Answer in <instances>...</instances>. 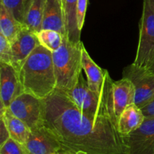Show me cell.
<instances>
[{"label":"cell","mask_w":154,"mask_h":154,"mask_svg":"<svg viewBox=\"0 0 154 154\" xmlns=\"http://www.w3.org/2000/svg\"><path fill=\"white\" fill-rule=\"evenodd\" d=\"M43 102V125L57 138L61 148L59 154H129L114 113L94 120L59 89Z\"/></svg>","instance_id":"1"},{"label":"cell","mask_w":154,"mask_h":154,"mask_svg":"<svg viewBox=\"0 0 154 154\" xmlns=\"http://www.w3.org/2000/svg\"><path fill=\"white\" fill-rule=\"evenodd\" d=\"M24 93L45 99L57 90L53 54L38 45L27 58L19 72Z\"/></svg>","instance_id":"2"},{"label":"cell","mask_w":154,"mask_h":154,"mask_svg":"<svg viewBox=\"0 0 154 154\" xmlns=\"http://www.w3.org/2000/svg\"><path fill=\"white\" fill-rule=\"evenodd\" d=\"M112 83L113 80L107 71L103 90L101 93H97L90 88L87 81L81 74L76 86L64 92L83 114L96 120L105 114L114 113L111 101Z\"/></svg>","instance_id":"3"},{"label":"cell","mask_w":154,"mask_h":154,"mask_svg":"<svg viewBox=\"0 0 154 154\" xmlns=\"http://www.w3.org/2000/svg\"><path fill=\"white\" fill-rule=\"evenodd\" d=\"M82 42L75 44L64 35L61 47L52 52L57 89L68 91L76 86L82 67Z\"/></svg>","instance_id":"4"},{"label":"cell","mask_w":154,"mask_h":154,"mask_svg":"<svg viewBox=\"0 0 154 154\" xmlns=\"http://www.w3.org/2000/svg\"><path fill=\"white\" fill-rule=\"evenodd\" d=\"M139 27L138 48L132 64L147 69L154 56V6L150 0H144Z\"/></svg>","instance_id":"5"},{"label":"cell","mask_w":154,"mask_h":154,"mask_svg":"<svg viewBox=\"0 0 154 154\" xmlns=\"http://www.w3.org/2000/svg\"><path fill=\"white\" fill-rule=\"evenodd\" d=\"M8 108L30 129L43 125V99H38L29 93H23L11 102Z\"/></svg>","instance_id":"6"},{"label":"cell","mask_w":154,"mask_h":154,"mask_svg":"<svg viewBox=\"0 0 154 154\" xmlns=\"http://www.w3.org/2000/svg\"><path fill=\"white\" fill-rule=\"evenodd\" d=\"M123 76L132 81L135 87V104L140 108L154 98V74L133 64L126 66Z\"/></svg>","instance_id":"7"},{"label":"cell","mask_w":154,"mask_h":154,"mask_svg":"<svg viewBox=\"0 0 154 154\" xmlns=\"http://www.w3.org/2000/svg\"><path fill=\"white\" fill-rule=\"evenodd\" d=\"M24 93L19 73L12 66L0 63V115Z\"/></svg>","instance_id":"8"},{"label":"cell","mask_w":154,"mask_h":154,"mask_svg":"<svg viewBox=\"0 0 154 154\" xmlns=\"http://www.w3.org/2000/svg\"><path fill=\"white\" fill-rule=\"evenodd\" d=\"M129 154H154V117L145 118L135 131L125 135Z\"/></svg>","instance_id":"9"},{"label":"cell","mask_w":154,"mask_h":154,"mask_svg":"<svg viewBox=\"0 0 154 154\" xmlns=\"http://www.w3.org/2000/svg\"><path fill=\"white\" fill-rule=\"evenodd\" d=\"M24 146L28 154H59L61 149L55 135L45 125L31 129Z\"/></svg>","instance_id":"10"},{"label":"cell","mask_w":154,"mask_h":154,"mask_svg":"<svg viewBox=\"0 0 154 154\" xmlns=\"http://www.w3.org/2000/svg\"><path fill=\"white\" fill-rule=\"evenodd\" d=\"M39 44L36 33L23 27L19 36L11 44L12 63L11 66L19 73L24 63Z\"/></svg>","instance_id":"11"},{"label":"cell","mask_w":154,"mask_h":154,"mask_svg":"<svg viewBox=\"0 0 154 154\" xmlns=\"http://www.w3.org/2000/svg\"><path fill=\"white\" fill-rule=\"evenodd\" d=\"M111 101L114 115L118 120L123 111L135 104V87L130 79L126 77L119 81H113L111 85Z\"/></svg>","instance_id":"12"},{"label":"cell","mask_w":154,"mask_h":154,"mask_svg":"<svg viewBox=\"0 0 154 154\" xmlns=\"http://www.w3.org/2000/svg\"><path fill=\"white\" fill-rule=\"evenodd\" d=\"M82 67L90 88L97 93H102L105 85L107 70L101 69L93 61L84 45L82 47Z\"/></svg>","instance_id":"13"},{"label":"cell","mask_w":154,"mask_h":154,"mask_svg":"<svg viewBox=\"0 0 154 154\" xmlns=\"http://www.w3.org/2000/svg\"><path fill=\"white\" fill-rule=\"evenodd\" d=\"M42 29H51L66 35L63 9L60 0H47Z\"/></svg>","instance_id":"14"},{"label":"cell","mask_w":154,"mask_h":154,"mask_svg":"<svg viewBox=\"0 0 154 154\" xmlns=\"http://www.w3.org/2000/svg\"><path fill=\"white\" fill-rule=\"evenodd\" d=\"M145 120L141 108L135 104L130 105L123 111L117 120L119 132L125 136L141 126Z\"/></svg>","instance_id":"15"},{"label":"cell","mask_w":154,"mask_h":154,"mask_svg":"<svg viewBox=\"0 0 154 154\" xmlns=\"http://www.w3.org/2000/svg\"><path fill=\"white\" fill-rule=\"evenodd\" d=\"M78 0H63V9L64 15L66 36L70 42L81 43V32L78 29L77 21Z\"/></svg>","instance_id":"16"},{"label":"cell","mask_w":154,"mask_h":154,"mask_svg":"<svg viewBox=\"0 0 154 154\" xmlns=\"http://www.w3.org/2000/svg\"><path fill=\"white\" fill-rule=\"evenodd\" d=\"M23 27V24L0 3V32L12 44L17 38Z\"/></svg>","instance_id":"17"},{"label":"cell","mask_w":154,"mask_h":154,"mask_svg":"<svg viewBox=\"0 0 154 154\" xmlns=\"http://www.w3.org/2000/svg\"><path fill=\"white\" fill-rule=\"evenodd\" d=\"M0 117L4 118L11 138L23 145H25L31 132L29 126L20 119L17 118L8 108Z\"/></svg>","instance_id":"18"},{"label":"cell","mask_w":154,"mask_h":154,"mask_svg":"<svg viewBox=\"0 0 154 154\" xmlns=\"http://www.w3.org/2000/svg\"><path fill=\"white\" fill-rule=\"evenodd\" d=\"M47 0H32L29 8L26 14L23 25L35 33L42 29L44 13Z\"/></svg>","instance_id":"19"},{"label":"cell","mask_w":154,"mask_h":154,"mask_svg":"<svg viewBox=\"0 0 154 154\" xmlns=\"http://www.w3.org/2000/svg\"><path fill=\"white\" fill-rule=\"evenodd\" d=\"M39 44L51 52L57 51L61 47L64 35L51 29H42L36 33Z\"/></svg>","instance_id":"20"},{"label":"cell","mask_w":154,"mask_h":154,"mask_svg":"<svg viewBox=\"0 0 154 154\" xmlns=\"http://www.w3.org/2000/svg\"><path fill=\"white\" fill-rule=\"evenodd\" d=\"M31 2L32 0H0V3L7 8L15 18L23 24Z\"/></svg>","instance_id":"21"},{"label":"cell","mask_w":154,"mask_h":154,"mask_svg":"<svg viewBox=\"0 0 154 154\" xmlns=\"http://www.w3.org/2000/svg\"><path fill=\"white\" fill-rule=\"evenodd\" d=\"M0 63L11 66L12 48L11 43L0 32Z\"/></svg>","instance_id":"22"},{"label":"cell","mask_w":154,"mask_h":154,"mask_svg":"<svg viewBox=\"0 0 154 154\" xmlns=\"http://www.w3.org/2000/svg\"><path fill=\"white\" fill-rule=\"evenodd\" d=\"M0 154H28L25 146L15 140L9 138L0 147Z\"/></svg>","instance_id":"23"},{"label":"cell","mask_w":154,"mask_h":154,"mask_svg":"<svg viewBox=\"0 0 154 154\" xmlns=\"http://www.w3.org/2000/svg\"><path fill=\"white\" fill-rule=\"evenodd\" d=\"M88 0H78L77 4V21L78 29L81 32L84 25Z\"/></svg>","instance_id":"24"},{"label":"cell","mask_w":154,"mask_h":154,"mask_svg":"<svg viewBox=\"0 0 154 154\" xmlns=\"http://www.w3.org/2000/svg\"><path fill=\"white\" fill-rule=\"evenodd\" d=\"M10 138V133L4 118L0 117V147L2 146Z\"/></svg>","instance_id":"25"},{"label":"cell","mask_w":154,"mask_h":154,"mask_svg":"<svg viewBox=\"0 0 154 154\" xmlns=\"http://www.w3.org/2000/svg\"><path fill=\"white\" fill-rule=\"evenodd\" d=\"M141 111L145 118L154 117V98L141 108Z\"/></svg>","instance_id":"26"},{"label":"cell","mask_w":154,"mask_h":154,"mask_svg":"<svg viewBox=\"0 0 154 154\" xmlns=\"http://www.w3.org/2000/svg\"><path fill=\"white\" fill-rule=\"evenodd\" d=\"M147 70L148 71V72H150V73L154 74V56L153 57V60H152L151 62H150V65H149V66H148V68L147 69Z\"/></svg>","instance_id":"27"},{"label":"cell","mask_w":154,"mask_h":154,"mask_svg":"<svg viewBox=\"0 0 154 154\" xmlns=\"http://www.w3.org/2000/svg\"><path fill=\"white\" fill-rule=\"evenodd\" d=\"M150 2H151V3L153 4V5L154 6V0H150Z\"/></svg>","instance_id":"28"},{"label":"cell","mask_w":154,"mask_h":154,"mask_svg":"<svg viewBox=\"0 0 154 154\" xmlns=\"http://www.w3.org/2000/svg\"><path fill=\"white\" fill-rule=\"evenodd\" d=\"M60 2H61V3H62V5H63V0H60Z\"/></svg>","instance_id":"29"}]
</instances>
